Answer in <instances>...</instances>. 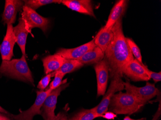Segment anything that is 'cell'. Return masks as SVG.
I'll list each match as a JSON object with an SVG mask.
<instances>
[{
  "mask_svg": "<svg viewBox=\"0 0 161 120\" xmlns=\"http://www.w3.org/2000/svg\"><path fill=\"white\" fill-rule=\"evenodd\" d=\"M113 38L105 52L111 79L122 78L123 70L127 63L134 59L123 32L122 18L112 27Z\"/></svg>",
  "mask_w": 161,
  "mask_h": 120,
  "instance_id": "6da1fadb",
  "label": "cell"
},
{
  "mask_svg": "<svg viewBox=\"0 0 161 120\" xmlns=\"http://www.w3.org/2000/svg\"><path fill=\"white\" fill-rule=\"evenodd\" d=\"M0 74L34 86L32 73L28 66L25 56L23 55L20 59L2 61L0 65Z\"/></svg>",
  "mask_w": 161,
  "mask_h": 120,
  "instance_id": "7a4b0ae2",
  "label": "cell"
},
{
  "mask_svg": "<svg viewBox=\"0 0 161 120\" xmlns=\"http://www.w3.org/2000/svg\"><path fill=\"white\" fill-rule=\"evenodd\" d=\"M144 106L132 95L120 92L113 96L108 110L116 114L131 115L139 112Z\"/></svg>",
  "mask_w": 161,
  "mask_h": 120,
  "instance_id": "3957f363",
  "label": "cell"
},
{
  "mask_svg": "<svg viewBox=\"0 0 161 120\" xmlns=\"http://www.w3.org/2000/svg\"><path fill=\"white\" fill-rule=\"evenodd\" d=\"M146 82L145 86L142 87L135 86L127 80L124 82V89L126 92L134 96L144 105L160 94V91L156 88L154 84Z\"/></svg>",
  "mask_w": 161,
  "mask_h": 120,
  "instance_id": "277c9868",
  "label": "cell"
},
{
  "mask_svg": "<svg viewBox=\"0 0 161 120\" xmlns=\"http://www.w3.org/2000/svg\"><path fill=\"white\" fill-rule=\"evenodd\" d=\"M22 10L21 18L29 33H31V30L35 28L41 29L44 33L47 32L50 27L49 19L40 16L35 10L26 5H24Z\"/></svg>",
  "mask_w": 161,
  "mask_h": 120,
  "instance_id": "5b68a950",
  "label": "cell"
},
{
  "mask_svg": "<svg viewBox=\"0 0 161 120\" xmlns=\"http://www.w3.org/2000/svg\"><path fill=\"white\" fill-rule=\"evenodd\" d=\"M52 91L48 88L47 91H37V97L32 106L26 111H19L17 115L9 114L10 117L14 120H33L36 115H41V108L44 101Z\"/></svg>",
  "mask_w": 161,
  "mask_h": 120,
  "instance_id": "8992f818",
  "label": "cell"
},
{
  "mask_svg": "<svg viewBox=\"0 0 161 120\" xmlns=\"http://www.w3.org/2000/svg\"><path fill=\"white\" fill-rule=\"evenodd\" d=\"M69 86V83L64 84L53 90L47 97L41 108V115L44 120H51L56 116L55 109L58 97L60 93Z\"/></svg>",
  "mask_w": 161,
  "mask_h": 120,
  "instance_id": "52a82bcc",
  "label": "cell"
},
{
  "mask_svg": "<svg viewBox=\"0 0 161 120\" xmlns=\"http://www.w3.org/2000/svg\"><path fill=\"white\" fill-rule=\"evenodd\" d=\"M124 89V81L122 78H116L112 79L108 90L104 95L101 102L97 106L93 108L95 111L98 114L103 115L108 111L109 103L113 96L117 92L121 91Z\"/></svg>",
  "mask_w": 161,
  "mask_h": 120,
  "instance_id": "ba28073f",
  "label": "cell"
},
{
  "mask_svg": "<svg viewBox=\"0 0 161 120\" xmlns=\"http://www.w3.org/2000/svg\"><path fill=\"white\" fill-rule=\"evenodd\" d=\"M97 80V97L103 96L106 92L109 77V66L106 59L104 58L94 66Z\"/></svg>",
  "mask_w": 161,
  "mask_h": 120,
  "instance_id": "9c48e42d",
  "label": "cell"
},
{
  "mask_svg": "<svg viewBox=\"0 0 161 120\" xmlns=\"http://www.w3.org/2000/svg\"><path fill=\"white\" fill-rule=\"evenodd\" d=\"M144 65L134 59L125 66L123 74L132 81H148L150 78L146 73Z\"/></svg>",
  "mask_w": 161,
  "mask_h": 120,
  "instance_id": "30bf717a",
  "label": "cell"
},
{
  "mask_svg": "<svg viewBox=\"0 0 161 120\" xmlns=\"http://www.w3.org/2000/svg\"><path fill=\"white\" fill-rule=\"evenodd\" d=\"M24 5V1L6 0L2 20L3 25L14 24L17 18V13L22 9Z\"/></svg>",
  "mask_w": 161,
  "mask_h": 120,
  "instance_id": "8fae6325",
  "label": "cell"
},
{
  "mask_svg": "<svg viewBox=\"0 0 161 120\" xmlns=\"http://www.w3.org/2000/svg\"><path fill=\"white\" fill-rule=\"evenodd\" d=\"M13 25H7L6 35L0 45V53L3 61H10L14 56L13 50L16 42Z\"/></svg>",
  "mask_w": 161,
  "mask_h": 120,
  "instance_id": "7c38bea8",
  "label": "cell"
},
{
  "mask_svg": "<svg viewBox=\"0 0 161 120\" xmlns=\"http://www.w3.org/2000/svg\"><path fill=\"white\" fill-rule=\"evenodd\" d=\"M97 47L94 40L80 46L78 47L72 49H59L56 54L61 56L67 60H78L89 50Z\"/></svg>",
  "mask_w": 161,
  "mask_h": 120,
  "instance_id": "4fadbf2b",
  "label": "cell"
},
{
  "mask_svg": "<svg viewBox=\"0 0 161 120\" xmlns=\"http://www.w3.org/2000/svg\"><path fill=\"white\" fill-rule=\"evenodd\" d=\"M61 3L79 13L95 17L92 1L89 0H62Z\"/></svg>",
  "mask_w": 161,
  "mask_h": 120,
  "instance_id": "5bb4252c",
  "label": "cell"
},
{
  "mask_svg": "<svg viewBox=\"0 0 161 120\" xmlns=\"http://www.w3.org/2000/svg\"><path fill=\"white\" fill-rule=\"evenodd\" d=\"M128 2L125 0H120L116 3L111 10L105 26H104L105 28H111L117 21L122 18L127 7Z\"/></svg>",
  "mask_w": 161,
  "mask_h": 120,
  "instance_id": "9a60e30c",
  "label": "cell"
},
{
  "mask_svg": "<svg viewBox=\"0 0 161 120\" xmlns=\"http://www.w3.org/2000/svg\"><path fill=\"white\" fill-rule=\"evenodd\" d=\"M13 31L16 37V42L20 48L22 55L26 56V41L29 32L21 17L19 18V24L13 28Z\"/></svg>",
  "mask_w": 161,
  "mask_h": 120,
  "instance_id": "2e32d148",
  "label": "cell"
},
{
  "mask_svg": "<svg viewBox=\"0 0 161 120\" xmlns=\"http://www.w3.org/2000/svg\"><path fill=\"white\" fill-rule=\"evenodd\" d=\"M46 75L56 72L61 67L66 59L59 55H48L42 59Z\"/></svg>",
  "mask_w": 161,
  "mask_h": 120,
  "instance_id": "e0dca14e",
  "label": "cell"
},
{
  "mask_svg": "<svg viewBox=\"0 0 161 120\" xmlns=\"http://www.w3.org/2000/svg\"><path fill=\"white\" fill-rule=\"evenodd\" d=\"M112 27L108 29H106L104 27L101 28L94 39L95 44L104 53L105 52L113 38L114 33Z\"/></svg>",
  "mask_w": 161,
  "mask_h": 120,
  "instance_id": "ac0fdd59",
  "label": "cell"
},
{
  "mask_svg": "<svg viewBox=\"0 0 161 120\" xmlns=\"http://www.w3.org/2000/svg\"><path fill=\"white\" fill-rule=\"evenodd\" d=\"M104 57V53L97 46L86 52L78 60L84 65L96 64L103 59Z\"/></svg>",
  "mask_w": 161,
  "mask_h": 120,
  "instance_id": "d6986e66",
  "label": "cell"
},
{
  "mask_svg": "<svg viewBox=\"0 0 161 120\" xmlns=\"http://www.w3.org/2000/svg\"><path fill=\"white\" fill-rule=\"evenodd\" d=\"M102 117V115L98 114L94 108L83 109L78 112L68 120H94L96 118Z\"/></svg>",
  "mask_w": 161,
  "mask_h": 120,
  "instance_id": "ffe728a7",
  "label": "cell"
},
{
  "mask_svg": "<svg viewBox=\"0 0 161 120\" xmlns=\"http://www.w3.org/2000/svg\"><path fill=\"white\" fill-rule=\"evenodd\" d=\"M84 65L78 60H67L58 70L55 72L61 73L64 76L80 69Z\"/></svg>",
  "mask_w": 161,
  "mask_h": 120,
  "instance_id": "44dd1931",
  "label": "cell"
},
{
  "mask_svg": "<svg viewBox=\"0 0 161 120\" xmlns=\"http://www.w3.org/2000/svg\"><path fill=\"white\" fill-rule=\"evenodd\" d=\"M62 0H27L24 1V5L32 9H37L41 6L53 3H61Z\"/></svg>",
  "mask_w": 161,
  "mask_h": 120,
  "instance_id": "7402d4cb",
  "label": "cell"
},
{
  "mask_svg": "<svg viewBox=\"0 0 161 120\" xmlns=\"http://www.w3.org/2000/svg\"><path fill=\"white\" fill-rule=\"evenodd\" d=\"M126 41L133 55L135 57L136 59L139 63H141V64H143L142 58V54H141L140 48L132 39L128 38H126Z\"/></svg>",
  "mask_w": 161,
  "mask_h": 120,
  "instance_id": "603a6c76",
  "label": "cell"
},
{
  "mask_svg": "<svg viewBox=\"0 0 161 120\" xmlns=\"http://www.w3.org/2000/svg\"><path fill=\"white\" fill-rule=\"evenodd\" d=\"M53 74L54 75V79L50 84L48 87L52 91L59 87L62 85L67 83V79L62 80L63 77L65 76L63 74L57 72H53Z\"/></svg>",
  "mask_w": 161,
  "mask_h": 120,
  "instance_id": "cb8c5ba5",
  "label": "cell"
},
{
  "mask_svg": "<svg viewBox=\"0 0 161 120\" xmlns=\"http://www.w3.org/2000/svg\"><path fill=\"white\" fill-rule=\"evenodd\" d=\"M54 76L53 73H50L46 75L39 82L37 85V88L40 89L41 91H44L46 88L49 85L51 79Z\"/></svg>",
  "mask_w": 161,
  "mask_h": 120,
  "instance_id": "d4e9b609",
  "label": "cell"
},
{
  "mask_svg": "<svg viewBox=\"0 0 161 120\" xmlns=\"http://www.w3.org/2000/svg\"><path fill=\"white\" fill-rule=\"evenodd\" d=\"M144 67L146 73H147L150 79H153V80L157 83L158 82H160L161 80V72L156 73V72H153L151 70H149L146 66L144 65Z\"/></svg>",
  "mask_w": 161,
  "mask_h": 120,
  "instance_id": "484cf974",
  "label": "cell"
},
{
  "mask_svg": "<svg viewBox=\"0 0 161 120\" xmlns=\"http://www.w3.org/2000/svg\"><path fill=\"white\" fill-rule=\"evenodd\" d=\"M68 117L66 112H61L56 115V116L51 120H68Z\"/></svg>",
  "mask_w": 161,
  "mask_h": 120,
  "instance_id": "4316f807",
  "label": "cell"
},
{
  "mask_svg": "<svg viewBox=\"0 0 161 120\" xmlns=\"http://www.w3.org/2000/svg\"><path fill=\"white\" fill-rule=\"evenodd\" d=\"M117 117V114L111 111H107L102 115V118L109 120H114Z\"/></svg>",
  "mask_w": 161,
  "mask_h": 120,
  "instance_id": "83f0119b",
  "label": "cell"
},
{
  "mask_svg": "<svg viewBox=\"0 0 161 120\" xmlns=\"http://www.w3.org/2000/svg\"><path fill=\"white\" fill-rule=\"evenodd\" d=\"M161 115V99H160L159 101V108H158L157 112L155 113V115H154L153 117L152 120H159V118H160V116Z\"/></svg>",
  "mask_w": 161,
  "mask_h": 120,
  "instance_id": "f1b7e54d",
  "label": "cell"
},
{
  "mask_svg": "<svg viewBox=\"0 0 161 120\" xmlns=\"http://www.w3.org/2000/svg\"><path fill=\"white\" fill-rule=\"evenodd\" d=\"M0 120H12L6 115H4L3 113H0Z\"/></svg>",
  "mask_w": 161,
  "mask_h": 120,
  "instance_id": "f546056e",
  "label": "cell"
},
{
  "mask_svg": "<svg viewBox=\"0 0 161 120\" xmlns=\"http://www.w3.org/2000/svg\"><path fill=\"white\" fill-rule=\"evenodd\" d=\"M123 120H146V118H142L141 119H134L132 118H130L129 116H126L125 117Z\"/></svg>",
  "mask_w": 161,
  "mask_h": 120,
  "instance_id": "4dcf8cb0",
  "label": "cell"
},
{
  "mask_svg": "<svg viewBox=\"0 0 161 120\" xmlns=\"http://www.w3.org/2000/svg\"><path fill=\"white\" fill-rule=\"evenodd\" d=\"M0 112L3 113V114H9V113L5 109L3 108L1 106H0Z\"/></svg>",
  "mask_w": 161,
  "mask_h": 120,
  "instance_id": "1f68e13d",
  "label": "cell"
}]
</instances>
